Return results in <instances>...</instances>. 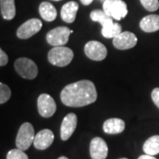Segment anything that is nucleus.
Listing matches in <instances>:
<instances>
[{"label": "nucleus", "mask_w": 159, "mask_h": 159, "mask_svg": "<svg viewBox=\"0 0 159 159\" xmlns=\"http://www.w3.org/2000/svg\"><path fill=\"white\" fill-rule=\"evenodd\" d=\"M138 159H157L154 156H150V155H147V154H144L139 157Z\"/></svg>", "instance_id": "nucleus-27"}, {"label": "nucleus", "mask_w": 159, "mask_h": 159, "mask_svg": "<svg viewBox=\"0 0 159 159\" xmlns=\"http://www.w3.org/2000/svg\"><path fill=\"white\" fill-rule=\"evenodd\" d=\"M60 99L68 107H83L97 101V89L91 80H81L66 86L61 91Z\"/></svg>", "instance_id": "nucleus-1"}, {"label": "nucleus", "mask_w": 159, "mask_h": 159, "mask_svg": "<svg viewBox=\"0 0 159 159\" xmlns=\"http://www.w3.org/2000/svg\"><path fill=\"white\" fill-rule=\"evenodd\" d=\"M137 41L138 39H137L136 35L134 33L129 32V31H124L118 34L115 38H113L112 43L116 49L125 51V50H129V49L134 48L136 45Z\"/></svg>", "instance_id": "nucleus-10"}, {"label": "nucleus", "mask_w": 159, "mask_h": 159, "mask_svg": "<svg viewBox=\"0 0 159 159\" xmlns=\"http://www.w3.org/2000/svg\"><path fill=\"white\" fill-rule=\"evenodd\" d=\"M103 1H104V0H103Z\"/></svg>", "instance_id": "nucleus-32"}, {"label": "nucleus", "mask_w": 159, "mask_h": 159, "mask_svg": "<svg viewBox=\"0 0 159 159\" xmlns=\"http://www.w3.org/2000/svg\"><path fill=\"white\" fill-rule=\"evenodd\" d=\"M90 19L93 21L99 22L102 26L112 20L113 19L109 16L103 10H94L90 12Z\"/></svg>", "instance_id": "nucleus-21"}, {"label": "nucleus", "mask_w": 159, "mask_h": 159, "mask_svg": "<svg viewBox=\"0 0 159 159\" xmlns=\"http://www.w3.org/2000/svg\"><path fill=\"white\" fill-rule=\"evenodd\" d=\"M14 68L17 74L24 79L33 80L38 74L36 64L28 57H20L14 63Z\"/></svg>", "instance_id": "nucleus-5"}, {"label": "nucleus", "mask_w": 159, "mask_h": 159, "mask_svg": "<svg viewBox=\"0 0 159 159\" xmlns=\"http://www.w3.org/2000/svg\"><path fill=\"white\" fill-rule=\"evenodd\" d=\"M38 112L43 118H51L57 110L54 99L48 94H41L37 99Z\"/></svg>", "instance_id": "nucleus-8"}, {"label": "nucleus", "mask_w": 159, "mask_h": 159, "mask_svg": "<svg viewBox=\"0 0 159 159\" xmlns=\"http://www.w3.org/2000/svg\"><path fill=\"white\" fill-rule=\"evenodd\" d=\"M54 1H60V0H54Z\"/></svg>", "instance_id": "nucleus-30"}, {"label": "nucleus", "mask_w": 159, "mask_h": 159, "mask_svg": "<svg viewBox=\"0 0 159 159\" xmlns=\"http://www.w3.org/2000/svg\"><path fill=\"white\" fill-rule=\"evenodd\" d=\"M86 56L94 61H102L107 57V48L98 41H89L84 46Z\"/></svg>", "instance_id": "nucleus-7"}, {"label": "nucleus", "mask_w": 159, "mask_h": 159, "mask_svg": "<svg viewBox=\"0 0 159 159\" xmlns=\"http://www.w3.org/2000/svg\"><path fill=\"white\" fill-rule=\"evenodd\" d=\"M119 159H128V158H119Z\"/></svg>", "instance_id": "nucleus-31"}, {"label": "nucleus", "mask_w": 159, "mask_h": 159, "mask_svg": "<svg viewBox=\"0 0 159 159\" xmlns=\"http://www.w3.org/2000/svg\"><path fill=\"white\" fill-rule=\"evenodd\" d=\"M77 126V116L74 113L67 114L62 121L60 127V137L63 141H67L73 135Z\"/></svg>", "instance_id": "nucleus-12"}, {"label": "nucleus", "mask_w": 159, "mask_h": 159, "mask_svg": "<svg viewBox=\"0 0 159 159\" xmlns=\"http://www.w3.org/2000/svg\"><path fill=\"white\" fill-rule=\"evenodd\" d=\"M102 10L116 20H122L128 13L127 5L123 0H104Z\"/></svg>", "instance_id": "nucleus-4"}, {"label": "nucleus", "mask_w": 159, "mask_h": 159, "mask_svg": "<svg viewBox=\"0 0 159 159\" xmlns=\"http://www.w3.org/2000/svg\"><path fill=\"white\" fill-rule=\"evenodd\" d=\"M11 96V89L6 84H4L3 82L0 83V103L4 104L6 103Z\"/></svg>", "instance_id": "nucleus-22"}, {"label": "nucleus", "mask_w": 159, "mask_h": 159, "mask_svg": "<svg viewBox=\"0 0 159 159\" xmlns=\"http://www.w3.org/2000/svg\"><path fill=\"white\" fill-rule=\"evenodd\" d=\"M34 126L29 122H25L20 125L16 136V146L18 148L26 151L34 143Z\"/></svg>", "instance_id": "nucleus-3"}, {"label": "nucleus", "mask_w": 159, "mask_h": 159, "mask_svg": "<svg viewBox=\"0 0 159 159\" xmlns=\"http://www.w3.org/2000/svg\"><path fill=\"white\" fill-rule=\"evenodd\" d=\"M151 98L155 103V105L159 109V88L154 89L151 92Z\"/></svg>", "instance_id": "nucleus-25"}, {"label": "nucleus", "mask_w": 159, "mask_h": 159, "mask_svg": "<svg viewBox=\"0 0 159 159\" xmlns=\"http://www.w3.org/2000/svg\"><path fill=\"white\" fill-rule=\"evenodd\" d=\"M78 10H79V4L74 1H70L62 6L60 16L65 22L73 23L76 19V14Z\"/></svg>", "instance_id": "nucleus-15"}, {"label": "nucleus", "mask_w": 159, "mask_h": 159, "mask_svg": "<svg viewBox=\"0 0 159 159\" xmlns=\"http://www.w3.org/2000/svg\"><path fill=\"white\" fill-rule=\"evenodd\" d=\"M74 58V51L68 47L55 46L48 53V60L51 65L64 67L72 62Z\"/></svg>", "instance_id": "nucleus-2"}, {"label": "nucleus", "mask_w": 159, "mask_h": 159, "mask_svg": "<svg viewBox=\"0 0 159 159\" xmlns=\"http://www.w3.org/2000/svg\"><path fill=\"white\" fill-rule=\"evenodd\" d=\"M6 159H29V157L24 152V150H21L17 148L11 149L7 153Z\"/></svg>", "instance_id": "nucleus-23"}, {"label": "nucleus", "mask_w": 159, "mask_h": 159, "mask_svg": "<svg viewBox=\"0 0 159 159\" xmlns=\"http://www.w3.org/2000/svg\"><path fill=\"white\" fill-rule=\"evenodd\" d=\"M74 33V30L67 27H57L50 30L46 34V41L52 46H63L69 41L70 34Z\"/></svg>", "instance_id": "nucleus-6"}, {"label": "nucleus", "mask_w": 159, "mask_h": 159, "mask_svg": "<svg viewBox=\"0 0 159 159\" xmlns=\"http://www.w3.org/2000/svg\"><path fill=\"white\" fill-rule=\"evenodd\" d=\"M122 32V28L119 23L113 22V20L102 26V34L105 38H115Z\"/></svg>", "instance_id": "nucleus-19"}, {"label": "nucleus", "mask_w": 159, "mask_h": 159, "mask_svg": "<svg viewBox=\"0 0 159 159\" xmlns=\"http://www.w3.org/2000/svg\"><path fill=\"white\" fill-rule=\"evenodd\" d=\"M142 6L148 11H155L158 10V0H140Z\"/></svg>", "instance_id": "nucleus-24"}, {"label": "nucleus", "mask_w": 159, "mask_h": 159, "mask_svg": "<svg viewBox=\"0 0 159 159\" xmlns=\"http://www.w3.org/2000/svg\"><path fill=\"white\" fill-rule=\"evenodd\" d=\"M54 142V134L50 129H43L38 132L34 140V148L39 150H44Z\"/></svg>", "instance_id": "nucleus-13"}, {"label": "nucleus", "mask_w": 159, "mask_h": 159, "mask_svg": "<svg viewBox=\"0 0 159 159\" xmlns=\"http://www.w3.org/2000/svg\"><path fill=\"white\" fill-rule=\"evenodd\" d=\"M89 153L92 159H106L108 156V146L105 141L100 137L91 140Z\"/></svg>", "instance_id": "nucleus-11"}, {"label": "nucleus", "mask_w": 159, "mask_h": 159, "mask_svg": "<svg viewBox=\"0 0 159 159\" xmlns=\"http://www.w3.org/2000/svg\"><path fill=\"white\" fill-rule=\"evenodd\" d=\"M57 159H68L67 157H60L59 158H57Z\"/></svg>", "instance_id": "nucleus-29"}, {"label": "nucleus", "mask_w": 159, "mask_h": 159, "mask_svg": "<svg viewBox=\"0 0 159 159\" xmlns=\"http://www.w3.org/2000/svg\"><path fill=\"white\" fill-rule=\"evenodd\" d=\"M81 4H83L84 6H89L93 2V0H80Z\"/></svg>", "instance_id": "nucleus-28"}, {"label": "nucleus", "mask_w": 159, "mask_h": 159, "mask_svg": "<svg viewBox=\"0 0 159 159\" xmlns=\"http://www.w3.org/2000/svg\"><path fill=\"white\" fill-rule=\"evenodd\" d=\"M8 60H9L8 56L6 55V52L1 49V50H0V66H6V64L8 63Z\"/></svg>", "instance_id": "nucleus-26"}, {"label": "nucleus", "mask_w": 159, "mask_h": 159, "mask_svg": "<svg viewBox=\"0 0 159 159\" xmlns=\"http://www.w3.org/2000/svg\"><path fill=\"white\" fill-rule=\"evenodd\" d=\"M125 124L123 119L119 118H111L104 121L102 125V129L105 134H117L125 130Z\"/></svg>", "instance_id": "nucleus-14"}, {"label": "nucleus", "mask_w": 159, "mask_h": 159, "mask_svg": "<svg viewBox=\"0 0 159 159\" xmlns=\"http://www.w3.org/2000/svg\"><path fill=\"white\" fill-rule=\"evenodd\" d=\"M143 151L150 156L159 154V135L149 137L143 144Z\"/></svg>", "instance_id": "nucleus-20"}, {"label": "nucleus", "mask_w": 159, "mask_h": 159, "mask_svg": "<svg viewBox=\"0 0 159 159\" xmlns=\"http://www.w3.org/2000/svg\"><path fill=\"white\" fill-rule=\"evenodd\" d=\"M39 13L41 17L46 21H53L56 20L57 15L55 6L49 2H43L39 6Z\"/></svg>", "instance_id": "nucleus-18"}, {"label": "nucleus", "mask_w": 159, "mask_h": 159, "mask_svg": "<svg viewBox=\"0 0 159 159\" xmlns=\"http://www.w3.org/2000/svg\"><path fill=\"white\" fill-rule=\"evenodd\" d=\"M140 28L146 33H153L159 30V15L150 14L143 17L140 21Z\"/></svg>", "instance_id": "nucleus-16"}, {"label": "nucleus", "mask_w": 159, "mask_h": 159, "mask_svg": "<svg viewBox=\"0 0 159 159\" xmlns=\"http://www.w3.org/2000/svg\"><path fill=\"white\" fill-rule=\"evenodd\" d=\"M43 27V23L39 19H30L24 22L17 29L16 34L20 39H29L37 34Z\"/></svg>", "instance_id": "nucleus-9"}, {"label": "nucleus", "mask_w": 159, "mask_h": 159, "mask_svg": "<svg viewBox=\"0 0 159 159\" xmlns=\"http://www.w3.org/2000/svg\"><path fill=\"white\" fill-rule=\"evenodd\" d=\"M1 15L6 20H11L16 15L15 0H0Z\"/></svg>", "instance_id": "nucleus-17"}]
</instances>
